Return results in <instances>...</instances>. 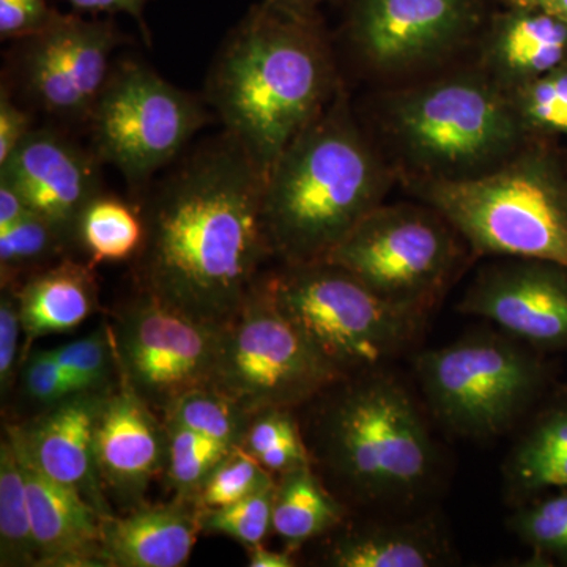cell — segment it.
Instances as JSON below:
<instances>
[{
	"label": "cell",
	"mask_w": 567,
	"mask_h": 567,
	"mask_svg": "<svg viewBox=\"0 0 567 567\" xmlns=\"http://www.w3.org/2000/svg\"><path fill=\"white\" fill-rule=\"evenodd\" d=\"M265 175L224 133L205 141L137 200L144 240L140 292L200 323L224 327L275 259L264 224Z\"/></svg>",
	"instance_id": "1"
},
{
	"label": "cell",
	"mask_w": 567,
	"mask_h": 567,
	"mask_svg": "<svg viewBox=\"0 0 567 567\" xmlns=\"http://www.w3.org/2000/svg\"><path fill=\"white\" fill-rule=\"evenodd\" d=\"M333 44L317 14L262 0L227 33L205 87L224 133L265 178L301 130L342 85Z\"/></svg>",
	"instance_id": "2"
},
{
	"label": "cell",
	"mask_w": 567,
	"mask_h": 567,
	"mask_svg": "<svg viewBox=\"0 0 567 567\" xmlns=\"http://www.w3.org/2000/svg\"><path fill=\"white\" fill-rule=\"evenodd\" d=\"M374 92L358 115L399 185L476 181L540 140L473 58Z\"/></svg>",
	"instance_id": "3"
},
{
	"label": "cell",
	"mask_w": 567,
	"mask_h": 567,
	"mask_svg": "<svg viewBox=\"0 0 567 567\" xmlns=\"http://www.w3.org/2000/svg\"><path fill=\"white\" fill-rule=\"evenodd\" d=\"M399 183L342 82L281 153L264 188V224L284 265L327 260Z\"/></svg>",
	"instance_id": "4"
},
{
	"label": "cell",
	"mask_w": 567,
	"mask_h": 567,
	"mask_svg": "<svg viewBox=\"0 0 567 567\" xmlns=\"http://www.w3.org/2000/svg\"><path fill=\"white\" fill-rule=\"evenodd\" d=\"M312 464L353 505L409 513L439 481L442 458L424 413L385 368L342 377L315 399Z\"/></svg>",
	"instance_id": "5"
},
{
	"label": "cell",
	"mask_w": 567,
	"mask_h": 567,
	"mask_svg": "<svg viewBox=\"0 0 567 567\" xmlns=\"http://www.w3.org/2000/svg\"><path fill=\"white\" fill-rule=\"evenodd\" d=\"M412 199L453 224L473 256L546 260L567 268V169L550 140L476 181L406 182Z\"/></svg>",
	"instance_id": "6"
},
{
	"label": "cell",
	"mask_w": 567,
	"mask_h": 567,
	"mask_svg": "<svg viewBox=\"0 0 567 567\" xmlns=\"http://www.w3.org/2000/svg\"><path fill=\"white\" fill-rule=\"evenodd\" d=\"M278 311L342 375L385 368L415 346L429 315L386 301L328 260L284 265L262 278Z\"/></svg>",
	"instance_id": "7"
},
{
	"label": "cell",
	"mask_w": 567,
	"mask_h": 567,
	"mask_svg": "<svg viewBox=\"0 0 567 567\" xmlns=\"http://www.w3.org/2000/svg\"><path fill=\"white\" fill-rule=\"evenodd\" d=\"M503 331H484L415 357L425 405L451 434L470 440L505 435L550 394L554 369Z\"/></svg>",
	"instance_id": "8"
},
{
	"label": "cell",
	"mask_w": 567,
	"mask_h": 567,
	"mask_svg": "<svg viewBox=\"0 0 567 567\" xmlns=\"http://www.w3.org/2000/svg\"><path fill=\"white\" fill-rule=\"evenodd\" d=\"M473 257L442 213L413 199L377 207L327 260L386 301L431 315Z\"/></svg>",
	"instance_id": "9"
},
{
	"label": "cell",
	"mask_w": 567,
	"mask_h": 567,
	"mask_svg": "<svg viewBox=\"0 0 567 567\" xmlns=\"http://www.w3.org/2000/svg\"><path fill=\"white\" fill-rule=\"evenodd\" d=\"M205 104L147 63L115 62L87 122L92 152L137 200L210 121Z\"/></svg>",
	"instance_id": "10"
},
{
	"label": "cell",
	"mask_w": 567,
	"mask_h": 567,
	"mask_svg": "<svg viewBox=\"0 0 567 567\" xmlns=\"http://www.w3.org/2000/svg\"><path fill=\"white\" fill-rule=\"evenodd\" d=\"M483 31L480 0H353L344 35L357 70L382 89L470 61Z\"/></svg>",
	"instance_id": "11"
},
{
	"label": "cell",
	"mask_w": 567,
	"mask_h": 567,
	"mask_svg": "<svg viewBox=\"0 0 567 567\" xmlns=\"http://www.w3.org/2000/svg\"><path fill=\"white\" fill-rule=\"evenodd\" d=\"M342 377L278 311L260 279L219 330L210 386L254 415L309 404Z\"/></svg>",
	"instance_id": "12"
},
{
	"label": "cell",
	"mask_w": 567,
	"mask_h": 567,
	"mask_svg": "<svg viewBox=\"0 0 567 567\" xmlns=\"http://www.w3.org/2000/svg\"><path fill=\"white\" fill-rule=\"evenodd\" d=\"M128 40L112 18L58 10L43 31L13 41L2 82L29 110L87 126L110 80L115 51Z\"/></svg>",
	"instance_id": "13"
},
{
	"label": "cell",
	"mask_w": 567,
	"mask_h": 567,
	"mask_svg": "<svg viewBox=\"0 0 567 567\" xmlns=\"http://www.w3.org/2000/svg\"><path fill=\"white\" fill-rule=\"evenodd\" d=\"M219 330L140 292L111 324L122 382L166 415L183 394L210 386Z\"/></svg>",
	"instance_id": "14"
},
{
	"label": "cell",
	"mask_w": 567,
	"mask_h": 567,
	"mask_svg": "<svg viewBox=\"0 0 567 567\" xmlns=\"http://www.w3.org/2000/svg\"><path fill=\"white\" fill-rule=\"evenodd\" d=\"M457 311L495 323L537 352H567V268L502 257L481 268Z\"/></svg>",
	"instance_id": "15"
},
{
	"label": "cell",
	"mask_w": 567,
	"mask_h": 567,
	"mask_svg": "<svg viewBox=\"0 0 567 567\" xmlns=\"http://www.w3.org/2000/svg\"><path fill=\"white\" fill-rule=\"evenodd\" d=\"M102 166L91 147L61 130L41 126L0 164V175L14 183L33 213L76 241L82 210L103 193Z\"/></svg>",
	"instance_id": "16"
},
{
	"label": "cell",
	"mask_w": 567,
	"mask_h": 567,
	"mask_svg": "<svg viewBox=\"0 0 567 567\" xmlns=\"http://www.w3.org/2000/svg\"><path fill=\"white\" fill-rule=\"evenodd\" d=\"M95 458L107 498L125 513L144 505L145 492L166 466V424L122 380L107 391L100 410Z\"/></svg>",
	"instance_id": "17"
},
{
	"label": "cell",
	"mask_w": 567,
	"mask_h": 567,
	"mask_svg": "<svg viewBox=\"0 0 567 567\" xmlns=\"http://www.w3.org/2000/svg\"><path fill=\"white\" fill-rule=\"evenodd\" d=\"M107 391L71 394L28 424L13 425L33 465L76 491L103 518L112 511L96 466L95 429Z\"/></svg>",
	"instance_id": "18"
},
{
	"label": "cell",
	"mask_w": 567,
	"mask_h": 567,
	"mask_svg": "<svg viewBox=\"0 0 567 567\" xmlns=\"http://www.w3.org/2000/svg\"><path fill=\"white\" fill-rule=\"evenodd\" d=\"M7 434L17 445L28 488L37 566H104L103 517L76 491L55 483L33 465L13 425H7Z\"/></svg>",
	"instance_id": "19"
},
{
	"label": "cell",
	"mask_w": 567,
	"mask_h": 567,
	"mask_svg": "<svg viewBox=\"0 0 567 567\" xmlns=\"http://www.w3.org/2000/svg\"><path fill=\"white\" fill-rule=\"evenodd\" d=\"M473 61L513 93L565 65L567 22L543 7H509L484 28Z\"/></svg>",
	"instance_id": "20"
},
{
	"label": "cell",
	"mask_w": 567,
	"mask_h": 567,
	"mask_svg": "<svg viewBox=\"0 0 567 567\" xmlns=\"http://www.w3.org/2000/svg\"><path fill=\"white\" fill-rule=\"evenodd\" d=\"M200 532L196 503L174 498L102 520V559L111 567H181Z\"/></svg>",
	"instance_id": "21"
},
{
	"label": "cell",
	"mask_w": 567,
	"mask_h": 567,
	"mask_svg": "<svg viewBox=\"0 0 567 567\" xmlns=\"http://www.w3.org/2000/svg\"><path fill=\"white\" fill-rule=\"evenodd\" d=\"M453 558L450 536L424 514L353 525L339 533L327 554L336 567H436Z\"/></svg>",
	"instance_id": "22"
},
{
	"label": "cell",
	"mask_w": 567,
	"mask_h": 567,
	"mask_svg": "<svg viewBox=\"0 0 567 567\" xmlns=\"http://www.w3.org/2000/svg\"><path fill=\"white\" fill-rule=\"evenodd\" d=\"M513 507L567 488V391L548 394L503 464Z\"/></svg>",
	"instance_id": "23"
},
{
	"label": "cell",
	"mask_w": 567,
	"mask_h": 567,
	"mask_svg": "<svg viewBox=\"0 0 567 567\" xmlns=\"http://www.w3.org/2000/svg\"><path fill=\"white\" fill-rule=\"evenodd\" d=\"M25 346L37 338L66 333L99 309V282L92 264L65 257L17 286Z\"/></svg>",
	"instance_id": "24"
},
{
	"label": "cell",
	"mask_w": 567,
	"mask_h": 567,
	"mask_svg": "<svg viewBox=\"0 0 567 567\" xmlns=\"http://www.w3.org/2000/svg\"><path fill=\"white\" fill-rule=\"evenodd\" d=\"M344 511L312 465L284 473L276 480L274 532L290 550L333 532L344 520Z\"/></svg>",
	"instance_id": "25"
},
{
	"label": "cell",
	"mask_w": 567,
	"mask_h": 567,
	"mask_svg": "<svg viewBox=\"0 0 567 567\" xmlns=\"http://www.w3.org/2000/svg\"><path fill=\"white\" fill-rule=\"evenodd\" d=\"M144 240L137 204L102 193L85 205L76 224V241L91 264L134 259Z\"/></svg>",
	"instance_id": "26"
},
{
	"label": "cell",
	"mask_w": 567,
	"mask_h": 567,
	"mask_svg": "<svg viewBox=\"0 0 567 567\" xmlns=\"http://www.w3.org/2000/svg\"><path fill=\"white\" fill-rule=\"evenodd\" d=\"M31 506L17 445L7 434L0 443V566H37Z\"/></svg>",
	"instance_id": "27"
},
{
	"label": "cell",
	"mask_w": 567,
	"mask_h": 567,
	"mask_svg": "<svg viewBox=\"0 0 567 567\" xmlns=\"http://www.w3.org/2000/svg\"><path fill=\"white\" fill-rule=\"evenodd\" d=\"M76 241L61 227L37 213L0 230V278L2 286H20L25 278L65 259Z\"/></svg>",
	"instance_id": "28"
},
{
	"label": "cell",
	"mask_w": 567,
	"mask_h": 567,
	"mask_svg": "<svg viewBox=\"0 0 567 567\" xmlns=\"http://www.w3.org/2000/svg\"><path fill=\"white\" fill-rule=\"evenodd\" d=\"M506 524L529 548L533 566H567V488L513 507Z\"/></svg>",
	"instance_id": "29"
},
{
	"label": "cell",
	"mask_w": 567,
	"mask_h": 567,
	"mask_svg": "<svg viewBox=\"0 0 567 567\" xmlns=\"http://www.w3.org/2000/svg\"><path fill=\"white\" fill-rule=\"evenodd\" d=\"M252 413L213 386L183 394L167 410L163 421L182 425L196 434L229 447L241 446Z\"/></svg>",
	"instance_id": "30"
},
{
	"label": "cell",
	"mask_w": 567,
	"mask_h": 567,
	"mask_svg": "<svg viewBox=\"0 0 567 567\" xmlns=\"http://www.w3.org/2000/svg\"><path fill=\"white\" fill-rule=\"evenodd\" d=\"M241 447L276 477L312 465L308 442L290 409L254 413Z\"/></svg>",
	"instance_id": "31"
},
{
	"label": "cell",
	"mask_w": 567,
	"mask_h": 567,
	"mask_svg": "<svg viewBox=\"0 0 567 567\" xmlns=\"http://www.w3.org/2000/svg\"><path fill=\"white\" fill-rule=\"evenodd\" d=\"M164 424L167 429V461L163 473L175 498L196 503L212 470L233 447L205 439L182 425L166 421Z\"/></svg>",
	"instance_id": "32"
},
{
	"label": "cell",
	"mask_w": 567,
	"mask_h": 567,
	"mask_svg": "<svg viewBox=\"0 0 567 567\" xmlns=\"http://www.w3.org/2000/svg\"><path fill=\"white\" fill-rule=\"evenodd\" d=\"M54 352L69 377L73 394L111 390L115 385L114 375H121L111 324H102L85 338L55 347Z\"/></svg>",
	"instance_id": "33"
},
{
	"label": "cell",
	"mask_w": 567,
	"mask_h": 567,
	"mask_svg": "<svg viewBox=\"0 0 567 567\" xmlns=\"http://www.w3.org/2000/svg\"><path fill=\"white\" fill-rule=\"evenodd\" d=\"M275 486L276 476L246 453L244 447L235 446L212 470L196 496V506L213 509L233 505Z\"/></svg>",
	"instance_id": "34"
},
{
	"label": "cell",
	"mask_w": 567,
	"mask_h": 567,
	"mask_svg": "<svg viewBox=\"0 0 567 567\" xmlns=\"http://www.w3.org/2000/svg\"><path fill=\"white\" fill-rule=\"evenodd\" d=\"M522 121L540 140L567 136V62L511 93Z\"/></svg>",
	"instance_id": "35"
},
{
	"label": "cell",
	"mask_w": 567,
	"mask_h": 567,
	"mask_svg": "<svg viewBox=\"0 0 567 567\" xmlns=\"http://www.w3.org/2000/svg\"><path fill=\"white\" fill-rule=\"evenodd\" d=\"M275 487L233 505L199 509L200 532L221 535L241 546H259L274 529Z\"/></svg>",
	"instance_id": "36"
},
{
	"label": "cell",
	"mask_w": 567,
	"mask_h": 567,
	"mask_svg": "<svg viewBox=\"0 0 567 567\" xmlns=\"http://www.w3.org/2000/svg\"><path fill=\"white\" fill-rule=\"evenodd\" d=\"M22 388L32 402L48 409L73 394L54 349L35 350L21 369Z\"/></svg>",
	"instance_id": "37"
},
{
	"label": "cell",
	"mask_w": 567,
	"mask_h": 567,
	"mask_svg": "<svg viewBox=\"0 0 567 567\" xmlns=\"http://www.w3.org/2000/svg\"><path fill=\"white\" fill-rule=\"evenodd\" d=\"M22 328L17 286H2L0 297V390L6 395L17 379Z\"/></svg>",
	"instance_id": "38"
},
{
	"label": "cell",
	"mask_w": 567,
	"mask_h": 567,
	"mask_svg": "<svg viewBox=\"0 0 567 567\" xmlns=\"http://www.w3.org/2000/svg\"><path fill=\"white\" fill-rule=\"evenodd\" d=\"M55 13L48 0H0V39L17 41L35 35Z\"/></svg>",
	"instance_id": "39"
},
{
	"label": "cell",
	"mask_w": 567,
	"mask_h": 567,
	"mask_svg": "<svg viewBox=\"0 0 567 567\" xmlns=\"http://www.w3.org/2000/svg\"><path fill=\"white\" fill-rule=\"evenodd\" d=\"M33 111L22 106L9 85H0V164L33 132Z\"/></svg>",
	"instance_id": "40"
},
{
	"label": "cell",
	"mask_w": 567,
	"mask_h": 567,
	"mask_svg": "<svg viewBox=\"0 0 567 567\" xmlns=\"http://www.w3.org/2000/svg\"><path fill=\"white\" fill-rule=\"evenodd\" d=\"M71 6L81 13L91 14H128L140 25L145 39L148 35L147 22H145V9L152 0H69Z\"/></svg>",
	"instance_id": "41"
},
{
	"label": "cell",
	"mask_w": 567,
	"mask_h": 567,
	"mask_svg": "<svg viewBox=\"0 0 567 567\" xmlns=\"http://www.w3.org/2000/svg\"><path fill=\"white\" fill-rule=\"evenodd\" d=\"M29 213H32L31 207L20 189L0 175V230L9 229Z\"/></svg>",
	"instance_id": "42"
},
{
	"label": "cell",
	"mask_w": 567,
	"mask_h": 567,
	"mask_svg": "<svg viewBox=\"0 0 567 567\" xmlns=\"http://www.w3.org/2000/svg\"><path fill=\"white\" fill-rule=\"evenodd\" d=\"M249 566L251 567H292L297 565L292 551L268 550L262 544L248 548Z\"/></svg>",
	"instance_id": "43"
},
{
	"label": "cell",
	"mask_w": 567,
	"mask_h": 567,
	"mask_svg": "<svg viewBox=\"0 0 567 567\" xmlns=\"http://www.w3.org/2000/svg\"><path fill=\"white\" fill-rule=\"evenodd\" d=\"M268 2L275 3L281 9L293 11V13L312 17V14H317L319 7L328 0H268Z\"/></svg>",
	"instance_id": "44"
},
{
	"label": "cell",
	"mask_w": 567,
	"mask_h": 567,
	"mask_svg": "<svg viewBox=\"0 0 567 567\" xmlns=\"http://www.w3.org/2000/svg\"><path fill=\"white\" fill-rule=\"evenodd\" d=\"M539 7L551 11L567 22V0H540Z\"/></svg>",
	"instance_id": "45"
},
{
	"label": "cell",
	"mask_w": 567,
	"mask_h": 567,
	"mask_svg": "<svg viewBox=\"0 0 567 567\" xmlns=\"http://www.w3.org/2000/svg\"><path fill=\"white\" fill-rule=\"evenodd\" d=\"M509 7H539L540 0H506Z\"/></svg>",
	"instance_id": "46"
}]
</instances>
